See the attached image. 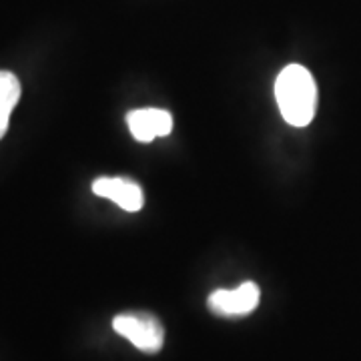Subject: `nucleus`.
Masks as SVG:
<instances>
[{
  "label": "nucleus",
  "instance_id": "f257e3e1",
  "mask_svg": "<svg viewBox=\"0 0 361 361\" xmlns=\"http://www.w3.org/2000/svg\"><path fill=\"white\" fill-rule=\"evenodd\" d=\"M275 99L283 118L293 127H307L317 109V85L305 66H285L275 80Z\"/></svg>",
  "mask_w": 361,
  "mask_h": 361
},
{
  "label": "nucleus",
  "instance_id": "f03ea898",
  "mask_svg": "<svg viewBox=\"0 0 361 361\" xmlns=\"http://www.w3.org/2000/svg\"><path fill=\"white\" fill-rule=\"evenodd\" d=\"M113 329L145 353H157L165 343V329L151 313H121L113 319Z\"/></svg>",
  "mask_w": 361,
  "mask_h": 361
},
{
  "label": "nucleus",
  "instance_id": "7ed1b4c3",
  "mask_svg": "<svg viewBox=\"0 0 361 361\" xmlns=\"http://www.w3.org/2000/svg\"><path fill=\"white\" fill-rule=\"evenodd\" d=\"M261 291L253 281H245L235 289H217L209 295V307L223 317H243L255 311Z\"/></svg>",
  "mask_w": 361,
  "mask_h": 361
},
{
  "label": "nucleus",
  "instance_id": "20e7f679",
  "mask_svg": "<svg viewBox=\"0 0 361 361\" xmlns=\"http://www.w3.org/2000/svg\"><path fill=\"white\" fill-rule=\"evenodd\" d=\"M127 125L137 141L151 142L173 130V116L163 109H139L127 115Z\"/></svg>",
  "mask_w": 361,
  "mask_h": 361
},
{
  "label": "nucleus",
  "instance_id": "39448f33",
  "mask_svg": "<svg viewBox=\"0 0 361 361\" xmlns=\"http://www.w3.org/2000/svg\"><path fill=\"white\" fill-rule=\"evenodd\" d=\"M92 191L94 195L103 197V199H109L113 201L121 209L129 211V213H135L139 211L145 203V195H142V189L135 183V180L129 179H118V177H101L92 183Z\"/></svg>",
  "mask_w": 361,
  "mask_h": 361
},
{
  "label": "nucleus",
  "instance_id": "423d86ee",
  "mask_svg": "<svg viewBox=\"0 0 361 361\" xmlns=\"http://www.w3.org/2000/svg\"><path fill=\"white\" fill-rule=\"evenodd\" d=\"M20 99V80L11 71H0V139L6 135L11 113Z\"/></svg>",
  "mask_w": 361,
  "mask_h": 361
}]
</instances>
